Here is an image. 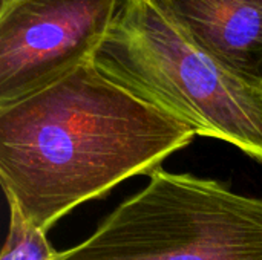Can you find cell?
Returning a JSON list of instances; mask_svg holds the SVG:
<instances>
[{
	"label": "cell",
	"instance_id": "cell-4",
	"mask_svg": "<svg viewBox=\"0 0 262 260\" xmlns=\"http://www.w3.org/2000/svg\"><path fill=\"white\" fill-rule=\"evenodd\" d=\"M118 6L120 0H2L0 106L92 61Z\"/></svg>",
	"mask_w": 262,
	"mask_h": 260
},
{
	"label": "cell",
	"instance_id": "cell-6",
	"mask_svg": "<svg viewBox=\"0 0 262 260\" xmlns=\"http://www.w3.org/2000/svg\"><path fill=\"white\" fill-rule=\"evenodd\" d=\"M9 205V228L0 260H55L54 250L46 233L31 225L14 202Z\"/></svg>",
	"mask_w": 262,
	"mask_h": 260
},
{
	"label": "cell",
	"instance_id": "cell-5",
	"mask_svg": "<svg viewBox=\"0 0 262 260\" xmlns=\"http://www.w3.org/2000/svg\"><path fill=\"white\" fill-rule=\"evenodd\" d=\"M224 67L262 89V0H155Z\"/></svg>",
	"mask_w": 262,
	"mask_h": 260
},
{
	"label": "cell",
	"instance_id": "cell-3",
	"mask_svg": "<svg viewBox=\"0 0 262 260\" xmlns=\"http://www.w3.org/2000/svg\"><path fill=\"white\" fill-rule=\"evenodd\" d=\"M55 260H262V198L158 167Z\"/></svg>",
	"mask_w": 262,
	"mask_h": 260
},
{
	"label": "cell",
	"instance_id": "cell-2",
	"mask_svg": "<svg viewBox=\"0 0 262 260\" xmlns=\"http://www.w3.org/2000/svg\"><path fill=\"white\" fill-rule=\"evenodd\" d=\"M107 78L262 164V89L196 46L155 0H120L94 57Z\"/></svg>",
	"mask_w": 262,
	"mask_h": 260
},
{
	"label": "cell",
	"instance_id": "cell-1",
	"mask_svg": "<svg viewBox=\"0 0 262 260\" xmlns=\"http://www.w3.org/2000/svg\"><path fill=\"white\" fill-rule=\"evenodd\" d=\"M195 136L89 61L0 106V181L6 201L48 233L80 204L150 175Z\"/></svg>",
	"mask_w": 262,
	"mask_h": 260
}]
</instances>
